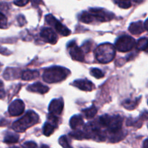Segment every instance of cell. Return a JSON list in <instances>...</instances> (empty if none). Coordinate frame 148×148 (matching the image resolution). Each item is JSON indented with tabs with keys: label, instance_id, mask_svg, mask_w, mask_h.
<instances>
[{
	"label": "cell",
	"instance_id": "obj_19",
	"mask_svg": "<svg viewBox=\"0 0 148 148\" xmlns=\"http://www.w3.org/2000/svg\"><path fill=\"white\" fill-rule=\"evenodd\" d=\"M55 127H56V126L52 124L51 123H50L49 121L46 122L43 128V134H44L45 136H46V137H49V136L51 135L53 133V132H54Z\"/></svg>",
	"mask_w": 148,
	"mask_h": 148
},
{
	"label": "cell",
	"instance_id": "obj_37",
	"mask_svg": "<svg viewBox=\"0 0 148 148\" xmlns=\"http://www.w3.org/2000/svg\"><path fill=\"white\" fill-rule=\"evenodd\" d=\"M143 148H147V140H145L144 143V147Z\"/></svg>",
	"mask_w": 148,
	"mask_h": 148
},
{
	"label": "cell",
	"instance_id": "obj_28",
	"mask_svg": "<svg viewBox=\"0 0 148 148\" xmlns=\"http://www.w3.org/2000/svg\"><path fill=\"white\" fill-rule=\"evenodd\" d=\"M7 26V19L4 14L0 12V28H5Z\"/></svg>",
	"mask_w": 148,
	"mask_h": 148
},
{
	"label": "cell",
	"instance_id": "obj_29",
	"mask_svg": "<svg viewBox=\"0 0 148 148\" xmlns=\"http://www.w3.org/2000/svg\"><path fill=\"white\" fill-rule=\"evenodd\" d=\"M23 147L24 148H38L37 145H36V143L32 141L26 142L23 144Z\"/></svg>",
	"mask_w": 148,
	"mask_h": 148
},
{
	"label": "cell",
	"instance_id": "obj_24",
	"mask_svg": "<svg viewBox=\"0 0 148 148\" xmlns=\"http://www.w3.org/2000/svg\"><path fill=\"white\" fill-rule=\"evenodd\" d=\"M59 143L64 148H72V146L70 145V143H69V140H68L67 137L65 135L62 136V137H61L59 138Z\"/></svg>",
	"mask_w": 148,
	"mask_h": 148
},
{
	"label": "cell",
	"instance_id": "obj_12",
	"mask_svg": "<svg viewBox=\"0 0 148 148\" xmlns=\"http://www.w3.org/2000/svg\"><path fill=\"white\" fill-rule=\"evenodd\" d=\"M73 85L76 88H79L81 90L91 91L94 89V84L88 79H77L74 81Z\"/></svg>",
	"mask_w": 148,
	"mask_h": 148
},
{
	"label": "cell",
	"instance_id": "obj_15",
	"mask_svg": "<svg viewBox=\"0 0 148 148\" xmlns=\"http://www.w3.org/2000/svg\"><path fill=\"white\" fill-rule=\"evenodd\" d=\"M69 124H70L71 128L73 129V130H77L84 124L83 119L80 115L74 116L71 118Z\"/></svg>",
	"mask_w": 148,
	"mask_h": 148
},
{
	"label": "cell",
	"instance_id": "obj_23",
	"mask_svg": "<svg viewBox=\"0 0 148 148\" xmlns=\"http://www.w3.org/2000/svg\"><path fill=\"white\" fill-rule=\"evenodd\" d=\"M69 135L74 139H76V140H83V139H88L87 138V135L85 132L81 131H75L69 133Z\"/></svg>",
	"mask_w": 148,
	"mask_h": 148
},
{
	"label": "cell",
	"instance_id": "obj_6",
	"mask_svg": "<svg viewBox=\"0 0 148 148\" xmlns=\"http://www.w3.org/2000/svg\"><path fill=\"white\" fill-rule=\"evenodd\" d=\"M46 23L51 26H53L56 31L63 36H67L70 34V30L60 23L57 19L55 18L52 14H47L45 17Z\"/></svg>",
	"mask_w": 148,
	"mask_h": 148
},
{
	"label": "cell",
	"instance_id": "obj_1",
	"mask_svg": "<svg viewBox=\"0 0 148 148\" xmlns=\"http://www.w3.org/2000/svg\"><path fill=\"white\" fill-rule=\"evenodd\" d=\"M123 119L119 115L110 116L108 114L101 116L98 120L100 127L107 128L108 132L113 136V140L121 135Z\"/></svg>",
	"mask_w": 148,
	"mask_h": 148
},
{
	"label": "cell",
	"instance_id": "obj_8",
	"mask_svg": "<svg viewBox=\"0 0 148 148\" xmlns=\"http://www.w3.org/2000/svg\"><path fill=\"white\" fill-rule=\"evenodd\" d=\"M68 49L70 56L72 59L78 62H84L85 60V56H84V51L81 48L77 46L75 41H72L68 44Z\"/></svg>",
	"mask_w": 148,
	"mask_h": 148
},
{
	"label": "cell",
	"instance_id": "obj_20",
	"mask_svg": "<svg viewBox=\"0 0 148 148\" xmlns=\"http://www.w3.org/2000/svg\"><path fill=\"white\" fill-rule=\"evenodd\" d=\"M19 140V135L14 133H8L4 137V142L7 144H14L17 143Z\"/></svg>",
	"mask_w": 148,
	"mask_h": 148
},
{
	"label": "cell",
	"instance_id": "obj_17",
	"mask_svg": "<svg viewBox=\"0 0 148 148\" xmlns=\"http://www.w3.org/2000/svg\"><path fill=\"white\" fill-rule=\"evenodd\" d=\"M18 69H13V68H7V69L4 72L3 77L5 78L7 80H10V79H14V78H17V72Z\"/></svg>",
	"mask_w": 148,
	"mask_h": 148
},
{
	"label": "cell",
	"instance_id": "obj_26",
	"mask_svg": "<svg viewBox=\"0 0 148 148\" xmlns=\"http://www.w3.org/2000/svg\"><path fill=\"white\" fill-rule=\"evenodd\" d=\"M119 7L123 9H128L132 6L130 0H115Z\"/></svg>",
	"mask_w": 148,
	"mask_h": 148
},
{
	"label": "cell",
	"instance_id": "obj_2",
	"mask_svg": "<svg viewBox=\"0 0 148 148\" xmlns=\"http://www.w3.org/2000/svg\"><path fill=\"white\" fill-rule=\"evenodd\" d=\"M69 72V70L62 66H51L45 69L43 74V79L48 83L59 82L64 80Z\"/></svg>",
	"mask_w": 148,
	"mask_h": 148
},
{
	"label": "cell",
	"instance_id": "obj_32",
	"mask_svg": "<svg viewBox=\"0 0 148 148\" xmlns=\"http://www.w3.org/2000/svg\"><path fill=\"white\" fill-rule=\"evenodd\" d=\"M17 20H18L19 25H21V26L24 25L26 23L25 19V17H23V15H19L18 18H17Z\"/></svg>",
	"mask_w": 148,
	"mask_h": 148
},
{
	"label": "cell",
	"instance_id": "obj_9",
	"mask_svg": "<svg viewBox=\"0 0 148 148\" xmlns=\"http://www.w3.org/2000/svg\"><path fill=\"white\" fill-rule=\"evenodd\" d=\"M25 104L23 101L20 99L15 100L13 101L9 106V114L12 116H17L24 112Z\"/></svg>",
	"mask_w": 148,
	"mask_h": 148
},
{
	"label": "cell",
	"instance_id": "obj_5",
	"mask_svg": "<svg viewBox=\"0 0 148 148\" xmlns=\"http://www.w3.org/2000/svg\"><path fill=\"white\" fill-rule=\"evenodd\" d=\"M136 41L130 36H122L119 38L115 43V48L121 52L131 51L134 47Z\"/></svg>",
	"mask_w": 148,
	"mask_h": 148
},
{
	"label": "cell",
	"instance_id": "obj_7",
	"mask_svg": "<svg viewBox=\"0 0 148 148\" xmlns=\"http://www.w3.org/2000/svg\"><path fill=\"white\" fill-rule=\"evenodd\" d=\"M90 13L92 14L94 19L99 22L109 21L112 20L114 17V14L111 12H107L103 9L100 8H92L90 10Z\"/></svg>",
	"mask_w": 148,
	"mask_h": 148
},
{
	"label": "cell",
	"instance_id": "obj_27",
	"mask_svg": "<svg viewBox=\"0 0 148 148\" xmlns=\"http://www.w3.org/2000/svg\"><path fill=\"white\" fill-rule=\"evenodd\" d=\"M137 100L134 101H131V100H127V101H125L123 103V106H124L125 108H127V109H134V107L137 105Z\"/></svg>",
	"mask_w": 148,
	"mask_h": 148
},
{
	"label": "cell",
	"instance_id": "obj_25",
	"mask_svg": "<svg viewBox=\"0 0 148 148\" xmlns=\"http://www.w3.org/2000/svg\"><path fill=\"white\" fill-rule=\"evenodd\" d=\"M90 74L92 76L97 78V79H101V78L104 77V75L101 69H98V68H92V69H91Z\"/></svg>",
	"mask_w": 148,
	"mask_h": 148
},
{
	"label": "cell",
	"instance_id": "obj_30",
	"mask_svg": "<svg viewBox=\"0 0 148 148\" xmlns=\"http://www.w3.org/2000/svg\"><path fill=\"white\" fill-rule=\"evenodd\" d=\"M30 0H15L14 4L18 7H23L29 2Z\"/></svg>",
	"mask_w": 148,
	"mask_h": 148
},
{
	"label": "cell",
	"instance_id": "obj_38",
	"mask_svg": "<svg viewBox=\"0 0 148 148\" xmlns=\"http://www.w3.org/2000/svg\"><path fill=\"white\" fill-rule=\"evenodd\" d=\"M13 148H17V147H13Z\"/></svg>",
	"mask_w": 148,
	"mask_h": 148
},
{
	"label": "cell",
	"instance_id": "obj_13",
	"mask_svg": "<svg viewBox=\"0 0 148 148\" xmlns=\"http://www.w3.org/2000/svg\"><path fill=\"white\" fill-rule=\"evenodd\" d=\"M27 90L30 92H37V93L40 94H44L49 91V88L46 85H43V84L40 82H35V83L30 85L27 88Z\"/></svg>",
	"mask_w": 148,
	"mask_h": 148
},
{
	"label": "cell",
	"instance_id": "obj_22",
	"mask_svg": "<svg viewBox=\"0 0 148 148\" xmlns=\"http://www.w3.org/2000/svg\"><path fill=\"white\" fill-rule=\"evenodd\" d=\"M147 38L146 37L140 38L137 43V49L138 51H146L147 49Z\"/></svg>",
	"mask_w": 148,
	"mask_h": 148
},
{
	"label": "cell",
	"instance_id": "obj_14",
	"mask_svg": "<svg viewBox=\"0 0 148 148\" xmlns=\"http://www.w3.org/2000/svg\"><path fill=\"white\" fill-rule=\"evenodd\" d=\"M129 30H130V33L134 35H140L142 33H143L145 30V29L143 25V22L138 21L131 23L130 27H129Z\"/></svg>",
	"mask_w": 148,
	"mask_h": 148
},
{
	"label": "cell",
	"instance_id": "obj_4",
	"mask_svg": "<svg viewBox=\"0 0 148 148\" xmlns=\"http://www.w3.org/2000/svg\"><path fill=\"white\" fill-rule=\"evenodd\" d=\"M116 55L115 47L111 43H103L95 51V59L101 63L106 64L111 62Z\"/></svg>",
	"mask_w": 148,
	"mask_h": 148
},
{
	"label": "cell",
	"instance_id": "obj_10",
	"mask_svg": "<svg viewBox=\"0 0 148 148\" xmlns=\"http://www.w3.org/2000/svg\"><path fill=\"white\" fill-rule=\"evenodd\" d=\"M64 108V101L62 98L52 100L49 106V111L53 115H60Z\"/></svg>",
	"mask_w": 148,
	"mask_h": 148
},
{
	"label": "cell",
	"instance_id": "obj_34",
	"mask_svg": "<svg viewBox=\"0 0 148 148\" xmlns=\"http://www.w3.org/2000/svg\"><path fill=\"white\" fill-rule=\"evenodd\" d=\"M6 51L9 52L8 50H7V49H4V48H2V47H0V53H1V54H4V55H9L8 53H6Z\"/></svg>",
	"mask_w": 148,
	"mask_h": 148
},
{
	"label": "cell",
	"instance_id": "obj_33",
	"mask_svg": "<svg viewBox=\"0 0 148 148\" xmlns=\"http://www.w3.org/2000/svg\"><path fill=\"white\" fill-rule=\"evenodd\" d=\"M90 42H87V43H85V44L83 45V48L85 49V51L86 52H88L90 51Z\"/></svg>",
	"mask_w": 148,
	"mask_h": 148
},
{
	"label": "cell",
	"instance_id": "obj_31",
	"mask_svg": "<svg viewBox=\"0 0 148 148\" xmlns=\"http://www.w3.org/2000/svg\"><path fill=\"white\" fill-rule=\"evenodd\" d=\"M5 97V91L4 88V84L0 80V99H3Z\"/></svg>",
	"mask_w": 148,
	"mask_h": 148
},
{
	"label": "cell",
	"instance_id": "obj_35",
	"mask_svg": "<svg viewBox=\"0 0 148 148\" xmlns=\"http://www.w3.org/2000/svg\"><path fill=\"white\" fill-rule=\"evenodd\" d=\"M41 0H31L32 1V4L34 6H37L38 4H39V3L40 2Z\"/></svg>",
	"mask_w": 148,
	"mask_h": 148
},
{
	"label": "cell",
	"instance_id": "obj_3",
	"mask_svg": "<svg viewBox=\"0 0 148 148\" xmlns=\"http://www.w3.org/2000/svg\"><path fill=\"white\" fill-rule=\"evenodd\" d=\"M38 122V115L33 111H28L21 119L13 123L12 129L17 132H23Z\"/></svg>",
	"mask_w": 148,
	"mask_h": 148
},
{
	"label": "cell",
	"instance_id": "obj_21",
	"mask_svg": "<svg viewBox=\"0 0 148 148\" xmlns=\"http://www.w3.org/2000/svg\"><path fill=\"white\" fill-rule=\"evenodd\" d=\"M97 112H98V110H97L96 107L95 106H92L90 108L82 110V113H83L84 115L87 119L93 118L96 115Z\"/></svg>",
	"mask_w": 148,
	"mask_h": 148
},
{
	"label": "cell",
	"instance_id": "obj_18",
	"mask_svg": "<svg viewBox=\"0 0 148 148\" xmlns=\"http://www.w3.org/2000/svg\"><path fill=\"white\" fill-rule=\"evenodd\" d=\"M79 20H80L81 22H82V23L89 24V23H92L95 19H94L92 14H90V13L88 12H83L79 15Z\"/></svg>",
	"mask_w": 148,
	"mask_h": 148
},
{
	"label": "cell",
	"instance_id": "obj_36",
	"mask_svg": "<svg viewBox=\"0 0 148 148\" xmlns=\"http://www.w3.org/2000/svg\"><path fill=\"white\" fill-rule=\"evenodd\" d=\"M147 23H148V20H146L145 22L144 23V24H143V25H144V27H145V30H147V28H148Z\"/></svg>",
	"mask_w": 148,
	"mask_h": 148
},
{
	"label": "cell",
	"instance_id": "obj_11",
	"mask_svg": "<svg viewBox=\"0 0 148 148\" xmlns=\"http://www.w3.org/2000/svg\"><path fill=\"white\" fill-rule=\"evenodd\" d=\"M40 35L42 38L47 43H51V44H55L57 42V36L51 28H49V27L43 28L40 31Z\"/></svg>",
	"mask_w": 148,
	"mask_h": 148
},
{
	"label": "cell",
	"instance_id": "obj_16",
	"mask_svg": "<svg viewBox=\"0 0 148 148\" xmlns=\"http://www.w3.org/2000/svg\"><path fill=\"white\" fill-rule=\"evenodd\" d=\"M39 77V72L36 70H27L22 73L21 77L23 80H32Z\"/></svg>",
	"mask_w": 148,
	"mask_h": 148
}]
</instances>
